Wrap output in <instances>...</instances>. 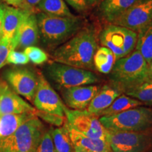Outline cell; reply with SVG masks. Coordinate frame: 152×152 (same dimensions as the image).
Listing matches in <instances>:
<instances>
[{"label":"cell","instance_id":"obj_37","mask_svg":"<svg viewBox=\"0 0 152 152\" xmlns=\"http://www.w3.org/2000/svg\"><path fill=\"white\" fill-rule=\"evenodd\" d=\"M102 0H85L87 7H92L96 5V4L100 3Z\"/></svg>","mask_w":152,"mask_h":152},{"label":"cell","instance_id":"obj_27","mask_svg":"<svg viewBox=\"0 0 152 152\" xmlns=\"http://www.w3.org/2000/svg\"><path fill=\"white\" fill-rule=\"evenodd\" d=\"M122 28V32L123 35V51H124L125 56H128L135 49L137 41V33L133 31L128 28Z\"/></svg>","mask_w":152,"mask_h":152},{"label":"cell","instance_id":"obj_25","mask_svg":"<svg viewBox=\"0 0 152 152\" xmlns=\"http://www.w3.org/2000/svg\"><path fill=\"white\" fill-rule=\"evenodd\" d=\"M56 152H74L73 146L65 126L51 129Z\"/></svg>","mask_w":152,"mask_h":152},{"label":"cell","instance_id":"obj_22","mask_svg":"<svg viewBox=\"0 0 152 152\" xmlns=\"http://www.w3.org/2000/svg\"><path fill=\"white\" fill-rule=\"evenodd\" d=\"M135 49L142 55L148 64L152 61V20L137 32Z\"/></svg>","mask_w":152,"mask_h":152},{"label":"cell","instance_id":"obj_18","mask_svg":"<svg viewBox=\"0 0 152 152\" xmlns=\"http://www.w3.org/2000/svg\"><path fill=\"white\" fill-rule=\"evenodd\" d=\"M122 92L112 85H104L99 89L94 97L87 106V111L92 113L98 114L107 109L115 99L121 96Z\"/></svg>","mask_w":152,"mask_h":152},{"label":"cell","instance_id":"obj_28","mask_svg":"<svg viewBox=\"0 0 152 152\" xmlns=\"http://www.w3.org/2000/svg\"><path fill=\"white\" fill-rule=\"evenodd\" d=\"M23 52L28 57L29 61L37 65L44 64L48 60V55L39 47L35 46L28 47L24 49Z\"/></svg>","mask_w":152,"mask_h":152},{"label":"cell","instance_id":"obj_23","mask_svg":"<svg viewBox=\"0 0 152 152\" xmlns=\"http://www.w3.org/2000/svg\"><path fill=\"white\" fill-rule=\"evenodd\" d=\"M115 61L116 57L113 52L103 46L98 47L93 58L95 69L104 74L110 73Z\"/></svg>","mask_w":152,"mask_h":152},{"label":"cell","instance_id":"obj_13","mask_svg":"<svg viewBox=\"0 0 152 152\" xmlns=\"http://www.w3.org/2000/svg\"><path fill=\"white\" fill-rule=\"evenodd\" d=\"M36 109L18 96L4 81H0V115L35 113Z\"/></svg>","mask_w":152,"mask_h":152},{"label":"cell","instance_id":"obj_3","mask_svg":"<svg viewBox=\"0 0 152 152\" xmlns=\"http://www.w3.org/2000/svg\"><path fill=\"white\" fill-rule=\"evenodd\" d=\"M148 64L142 55L134 49L128 56L116 60L109 73L112 86L122 93L147 79Z\"/></svg>","mask_w":152,"mask_h":152},{"label":"cell","instance_id":"obj_2","mask_svg":"<svg viewBox=\"0 0 152 152\" xmlns=\"http://www.w3.org/2000/svg\"><path fill=\"white\" fill-rule=\"evenodd\" d=\"M36 18L39 38L44 45L51 48L66 42L83 26V20L77 16H55L40 12Z\"/></svg>","mask_w":152,"mask_h":152},{"label":"cell","instance_id":"obj_31","mask_svg":"<svg viewBox=\"0 0 152 152\" xmlns=\"http://www.w3.org/2000/svg\"><path fill=\"white\" fill-rule=\"evenodd\" d=\"M7 64L14 65H26L30 61L28 57L24 52L18 51L11 50L7 56Z\"/></svg>","mask_w":152,"mask_h":152},{"label":"cell","instance_id":"obj_35","mask_svg":"<svg viewBox=\"0 0 152 152\" xmlns=\"http://www.w3.org/2000/svg\"><path fill=\"white\" fill-rule=\"evenodd\" d=\"M3 16H4V7L0 5V39L2 38L3 34Z\"/></svg>","mask_w":152,"mask_h":152},{"label":"cell","instance_id":"obj_21","mask_svg":"<svg viewBox=\"0 0 152 152\" xmlns=\"http://www.w3.org/2000/svg\"><path fill=\"white\" fill-rule=\"evenodd\" d=\"M144 104L143 102H140L136 99L127 96L126 94H122L115 99L107 109L101 111L100 113L96 114V115L99 117H102L115 115V114L121 113L126 110L142 106Z\"/></svg>","mask_w":152,"mask_h":152},{"label":"cell","instance_id":"obj_24","mask_svg":"<svg viewBox=\"0 0 152 152\" xmlns=\"http://www.w3.org/2000/svg\"><path fill=\"white\" fill-rule=\"evenodd\" d=\"M40 12L61 17L75 16L64 0H41L36 7Z\"/></svg>","mask_w":152,"mask_h":152},{"label":"cell","instance_id":"obj_11","mask_svg":"<svg viewBox=\"0 0 152 152\" xmlns=\"http://www.w3.org/2000/svg\"><path fill=\"white\" fill-rule=\"evenodd\" d=\"M151 20L152 0H137L111 24L128 28L137 33Z\"/></svg>","mask_w":152,"mask_h":152},{"label":"cell","instance_id":"obj_5","mask_svg":"<svg viewBox=\"0 0 152 152\" xmlns=\"http://www.w3.org/2000/svg\"><path fill=\"white\" fill-rule=\"evenodd\" d=\"M107 130L134 132L152 128V109L135 107L112 115L99 118Z\"/></svg>","mask_w":152,"mask_h":152},{"label":"cell","instance_id":"obj_29","mask_svg":"<svg viewBox=\"0 0 152 152\" xmlns=\"http://www.w3.org/2000/svg\"><path fill=\"white\" fill-rule=\"evenodd\" d=\"M35 152H56L51 130L45 131Z\"/></svg>","mask_w":152,"mask_h":152},{"label":"cell","instance_id":"obj_19","mask_svg":"<svg viewBox=\"0 0 152 152\" xmlns=\"http://www.w3.org/2000/svg\"><path fill=\"white\" fill-rule=\"evenodd\" d=\"M137 0H102L99 3L101 16L111 23L124 14Z\"/></svg>","mask_w":152,"mask_h":152},{"label":"cell","instance_id":"obj_30","mask_svg":"<svg viewBox=\"0 0 152 152\" xmlns=\"http://www.w3.org/2000/svg\"><path fill=\"white\" fill-rule=\"evenodd\" d=\"M14 47L11 40L2 39H0V68L7 64V59L9 52L14 50Z\"/></svg>","mask_w":152,"mask_h":152},{"label":"cell","instance_id":"obj_7","mask_svg":"<svg viewBox=\"0 0 152 152\" xmlns=\"http://www.w3.org/2000/svg\"><path fill=\"white\" fill-rule=\"evenodd\" d=\"M106 141L112 152H148L152 148V128L134 132L107 130Z\"/></svg>","mask_w":152,"mask_h":152},{"label":"cell","instance_id":"obj_39","mask_svg":"<svg viewBox=\"0 0 152 152\" xmlns=\"http://www.w3.org/2000/svg\"><path fill=\"white\" fill-rule=\"evenodd\" d=\"M148 152H152V151H149Z\"/></svg>","mask_w":152,"mask_h":152},{"label":"cell","instance_id":"obj_4","mask_svg":"<svg viewBox=\"0 0 152 152\" xmlns=\"http://www.w3.org/2000/svg\"><path fill=\"white\" fill-rule=\"evenodd\" d=\"M45 131L43 123L34 115L12 134L0 139V152H35Z\"/></svg>","mask_w":152,"mask_h":152},{"label":"cell","instance_id":"obj_38","mask_svg":"<svg viewBox=\"0 0 152 152\" xmlns=\"http://www.w3.org/2000/svg\"><path fill=\"white\" fill-rule=\"evenodd\" d=\"M147 77L148 78H152V61L148 64Z\"/></svg>","mask_w":152,"mask_h":152},{"label":"cell","instance_id":"obj_33","mask_svg":"<svg viewBox=\"0 0 152 152\" xmlns=\"http://www.w3.org/2000/svg\"><path fill=\"white\" fill-rule=\"evenodd\" d=\"M64 1L78 12H84L87 9L85 0H64Z\"/></svg>","mask_w":152,"mask_h":152},{"label":"cell","instance_id":"obj_1","mask_svg":"<svg viewBox=\"0 0 152 152\" xmlns=\"http://www.w3.org/2000/svg\"><path fill=\"white\" fill-rule=\"evenodd\" d=\"M98 49L96 34L91 28H82L53 52L55 62L88 71L95 70L93 58Z\"/></svg>","mask_w":152,"mask_h":152},{"label":"cell","instance_id":"obj_34","mask_svg":"<svg viewBox=\"0 0 152 152\" xmlns=\"http://www.w3.org/2000/svg\"><path fill=\"white\" fill-rule=\"evenodd\" d=\"M40 1L41 0H23V2L20 7L22 9L32 11L33 9L37 7Z\"/></svg>","mask_w":152,"mask_h":152},{"label":"cell","instance_id":"obj_20","mask_svg":"<svg viewBox=\"0 0 152 152\" xmlns=\"http://www.w3.org/2000/svg\"><path fill=\"white\" fill-rule=\"evenodd\" d=\"M34 115L33 113L0 115V139L12 134L23 123Z\"/></svg>","mask_w":152,"mask_h":152},{"label":"cell","instance_id":"obj_15","mask_svg":"<svg viewBox=\"0 0 152 152\" xmlns=\"http://www.w3.org/2000/svg\"><path fill=\"white\" fill-rule=\"evenodd\" d=\"M67 129L73 146L74 152H112L106 140L92 139L76 131L66 121Z\"/></svg>","mask_w":152,"mask_h":152},{"label":"cell","instance_id":"obj_10","mask_svg":"<svg viewBox=\"0 0 152 152\" xmlns=\"http://www.w3.org/2000/svg\"><path fill=\"white\" fill-rule=\"evenodd\" d=\"M33 102L39 111L65 116L66 106L42 74H38V85Z\"/></svg>","mask_w":152,"mask_h":152},{"label":"cell","instance_id":"obj_8","mask_svg":"<svg viewBox=\"0 0 152 152\" xmlns=\"http://www.w3.org/2000/svg\"><path fill=\"white\" fill-rule=\"evenodd\" d=\"M66 121L76 131L92 139L106 140L107 130L99 121V118L87 109H70L66 106Z\"/></svg>","mask_w":152,"mask_h":152},{"label":"cell","instance_id":"obj_14","mask_svg":"<svg viewBox=\"0 0 152 152\" xmlns=\"http://www.w3.org/2000/svg\"><path fill=\"white\" fill-rule=\"evenodd\" d=\"M39 38V29L36 15L30 12L23 20L11 42L15 50L16 49L24 50L26 47L35 45L38 42Z\"/></svg>","mask_w":152,"mask_h":152},{"label":"cell","instance_id":"obj_12","mask_svg":"<svg viewBox=\"0 0 152 152\" xmlns=\"http://www.w3.org/2000/svg\"><path fill=\"white\" fill-rule=\"evenodd\" d=\"M100 88L98 85H83L61 88V92L66 106L70 109L83 110L87 108Z\"/></svg>","mask_w":152,"mask_h":152},{"label":"cell","instance_id":"obj_17","mask_svg":"<svg viewBox=\"0 0 152 152\" xmlns=\"http://www.w3.org/2000/svg\"><path fill=\"white\" fill-rule=\"evenodd\" d=\"M103 47L109 48L115 55L116 60L125 56L123 51V35L121 26L111 24L104 28L99 36Z\"/></svg>","mask_w":152,"mask_h":152},{"label":"cell","instance_id":"obj_6","mask_svg":"<svg viewBox=\"0 0 152 152\" xmlns=\"http://www.w3.org/2000/svg\"><path fill=\"white\" fill-rule=\"evenodd\" d=\"M45 73L60 89L95 84L99 81L94 72L55 61L45 66Z\"/></svg>","mask_w":152,"mask_h":152},{"label":"cell","instance_id":"obj_26","mask_svg":"<svg viewBox=\"0 0 152 152\" xmlns=\"http://www.w3.org/2000/svg\"><path fill=\"white\" fill-rule=\"evenodd\" d=\"M144 104L152 105V78H147L125 93Z\"/></svg>","mask_w":152,"mask_h":152},{"label":"cell","instance_id":"obj_36","mask_svg":"<svg viewBox=\"0 0 152 152\" xmlns=\"http://www.w3.org/2000/svg\"><path fill=\"white\" fill-rule=\"evenodd\" d=\"M6 1L8 4H10L11 6H14V7H19L21 5L23 2V0H4Z\"/></svg>","mask_w":152,"mask_h":152},{"label":"cell","instance_id":"obj_9","mask_svg":"<svg viewBox=\"0 0 152 152\" xmlns=\"http://www.w3.org/2000/svg\"><path fill=\"white\" fill-rule=\"evenodd\" d=\"M4 76L16 94L33 102L38 85V75L26 67H13L4 73Z\"/></svg>","mask_w":152,"mask_h":152},{"label":"cell","instance_id":"obj_32","mask_svg":"<svg viewBox=\"0 0 152 152\" xmlns=\"http://www.w3.org/2000/svg\"><path fill=\"white\" fill-rule=\"evenodd\" d=\"M34 114L37 117H39L41 118H42L47 123H49L50 124L56 125V126L58 127L61 126V125H62L65 123L64 122V117H61L58 116V115H54V114L40 111L37 109L35 110V113Z\"/></svg>","mask_w":152,"mask_h":152},{"label":"cell","instance_id":"obj_16","mask_svg":"<svg viewBox=\"0 0 152 152\" xmlns=\"http://www.w3.org/2000/svg\"><path fill=\"white\" fill-rule=\"evenodd\" d=\"M2 39L12 40L24 18L32 11L10 6H3Z\"/></svg>","mask_w":152,"mask_h":152}]
</instances>
